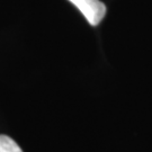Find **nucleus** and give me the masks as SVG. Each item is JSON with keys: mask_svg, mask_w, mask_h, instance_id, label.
I'll use <instances>...</instances> for the list:
<instances>
[{"mask_svg": "<svg viewBox=\"0 0 152 152\" xmlns=\"http://www.w3.org/2000/svg\"><path fill=\"white\" fill-rule=\"evenodd\" d=\"M80 10L91 26H97L106 15V6L100 0H69Z\"/></svg>", "mask_w": 152, "mask_h": 152, "instance_id": "obj_1", "label": "nucleus"}, {"mask_svg": "<svg viewBox=\"0 0 152 152\" xmlns=\"http://www.w3.org/2000/svg\"><path fill=\"white\" fill-rule=\"evenodd\" d=\"M0 152H23V150L11 137L0 135Z\"/></svg>", "mask_w": 152, "mask_h": 152, "instance_id": "obj_2", "label": "nucleus"}]
</instances>
